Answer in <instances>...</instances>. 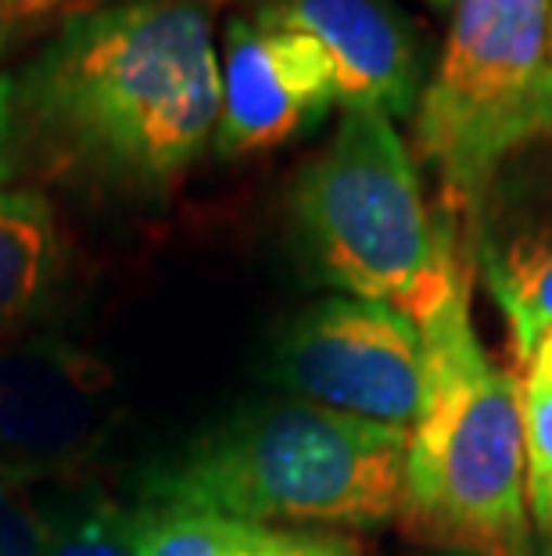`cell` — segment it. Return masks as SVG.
<instances>
[{
    "label": "cell",
    "mask_w": 552,
    "mask_h": 556,
    "mask_svg": "<svg viewBox=\"0 0 552 556\" xmlns=\"http://www.w3.org/2000/svg\"><path fill=\"white\" fill-rule=\"evenodd\" d=\"M4 37H8V18H4V11H0V47H4Z\"/></svg>",
    "instance_id": "cell-17"
},
{
    "label": "cell",
    "mask_w": 552,
    "mask_h": 556,
    "mask_svg": "<svg viewBox=\"0 0 552 556\" xmlns=\"http://www.w3.org/2000/svg\"><path fill=\"white\" fill-rule=\"evenodd\" d=\"M266 374L309 406L413 428L424 402V334L395 305L337 294L280 330Z\"/></svg>",
    "instance_id": "cell-6"
},
{
    "label": "cell",
    "mask_w": 552,
    "mask_h": 556,
    "mask_svg": "<svg viewBox=\"0 0 552 556\" xmlns=\"http://www.w3.org/2000/svg\"><path fill=\"white\" fill-rule=\"evenodd\" d=\"M427 8H434V11H445V15H449V11L455 8V0H424Z\"/></svg>",
    "instance_id": "cell-16"
},
{
    "label": "cell",
    "mask_w": 552,
    "mask_h": 556,
    "mask_svg": "<svg viewBox=\"0 0 552 556\" xmlns=\"http://www.w3.org/2000/svg\"><path fill=\"white\" fill-rule=\"evenodd\" d=\"M552 137V0H455L413 109V148L441 212L474 227L516 151Z\"/></svg>",
    "instance_id": "cell-5"
},
{
    "label": "cell",
    "mask_w": 552,
    "mask_h": 556,
    "mask_svg": "<svg viewBox=\"0 0 552 556\" xmlns=\"http://www.w3.org/2000/svg\"><path fill=\"white\" fill-rule=\"evenodd\" d=\"M43 517L22 489L0 481V556H40Z\"/></svg>",
    "instance_id": "cell-15"
},
{
    "label": "cell",
    "mask_w": 552,
    "mask_h": 556,
    "mask_svg": "<svg viewBox=\"0 0 552 556\" xmlns=\"http://www.w3.org/2000/svg\"><path fill=\"white\" fill-rule=\"evenodd\" d=\"M137 514L144 556H362L359 539L345 531L255 525L162 503H140Z\"/></svg>",
    "instance_id": "cell-10"
},
{
    "label": "cell",
    "mask_w": 552,
    "mask_h": 556,
    "mask_svg": "<svg viewBox=\"0 0 552 556\" xmlns=\"http://www.w3.org/2000/svg\"><path fill=\"white\" fill-rule=\"evenodd\" d=\"M40 556H144L140 514L104 495L73 500L43 517Z\"/></svg>",
    "instance_id": "cell-13"
},
{
    "label": "cell",
    "mask_w": 552,
    "mask_h": 556,
    "mask_svg": "<svg viewBox=\"0 0 552 556\" xmlns=\"http://www.w3.org/2000/svg\"><path fill=\"white\" fill-rule=\"evenodd\" d=\"M424 402L409 428L402 525L463 556H524L531 539L521 384L480 345L463 280L427 319Z\"/></svg>",
    "instance_id": "cell-3"
},
{
    "label": "cell",
    "mask_w": 552,
    "mask_h": 556,
    "mask_svg": "<svg viewBox=\"0 0 552 556\" xmlns=\"http://www.w3.org/2000/svg\"><path fill=\"white\" fill-rule=\"evenodd\" d=\"M216 123L213 4L104 0L0 73V184L158 194L202 159Z\"/></svg>",
    "instance_id": "cell-1"
},
{
    "label": "cell",
    "mask_w": 552,
    "mask_h": 556,
    "mask_svg": "<svg viewBox=\"0 0 552 556\" xmlns=\"http://www.w3.org/2000/svg\"><path fill=\"white\" fill-rule=\"evenodd\" d=\"M248 15L298 29L326 51L341 109L413 115L424 90V37L395 0H252Z\"/></svg>",
    "instance_id": "cell-9"
},
{
    "label": "cell",
    "mask_w": 552,
    "mask_h": 556,
    "mask_svg": "<svg viewBox=\"0 0 552 556\" xmlns=\"http://www.w3.org/2000/svg\"><path fill=\"white\" fill-rule=\"evenodd\" d=\"M337 104V76L326 51L298 29L238 15L219 47V159L280 148L320 123Z\"/></svg>",
    "instance_id": "cell-8"
},
{
    "label": "cell",
    "mask_w": 552,
    "mask_h": 556,
    "mask_svg": "<svg viewBox=\"0 0 552 556\" xmlns=\"http://www.w3.org/2000/svg\"><path fill=\"white\" fill-rule=\"evenodd\" d=\"M409 428L284 399L219 420L144 478V503L277 528H373L402 517Z\"/></svg>",
    "instance_id": "cell-2"
},
{
    "label": "cell",
    "mask_w": 552,
    "mask_h": 556,
    "mask_svg": "<svg viewBox=\"0 0 552 556\" xmlns=\"http://www.w3.org/2000/svg\"><path fill=\"white\" fill-rule=\"evenodd\" d=\"M524 453H527V506L535 528L552 542V334L542 338L524 363Z\"/></svg>",
    "instance_id": "cell-14"
},
{
    "label": "cell",
    "mask_w": 552,
    "mask_h": 556,
    "mask_svg": "<svg viewBox=\"0 0 552 556\" xmlns=\"http://www.w3.org/2000/svg\"><path fill=\"white\" fill-rule=\"evenodd\" d=\"M477 263L524 366L552 334V219L513 230L506 241H480Z\"/></svg>",
    "instance_id": "cell-11"
},
{
    "label": "cell",
    "mask_w": 552,
    "mask_h": 556,
    "mask_svg": "<svg viewBox=\"0 0 552 556\" xmlns=\"http://www.w3.org/2000/svg\"><path fill=\"white\" fill-rule=\"evenodd\" d=\"M291 219L323 280L416 324L466 280L460 230L431 208L413 151L384 112L345 109L326 148L298 173Z\"/></svg>",
    "instance_id": "cell-4"
},
{
    "label": "cell",
    "mask_w": 552,
    "mask_h": 556,
    "mask_svg": "<svg viewBox=\"0 0 552 556\" xmlns=\"http://www.w3.org/2000/svg\"><path fill=\"white\" fill-rule=\"evenodd\" d=\"M524 556H527V553H524Z\"/></svg>",
    "instance_id": "cell-19"
},
{
    "label": "cell",
    "mask_w": 552,
    "mask_h": 556,
    "mask_svg": "<svg viewBox=\"0 0 552 556\" xmlns=\"http://www.w3.org/2000/svg\"><path fill=\"white\" fill-rule=\"evenodd\" d=\"M76 4H79V8H93V4H104V0H76ZM208 4H213V0H208ZM79 8H76V11H79Z\"/></svg>",
    "instance_id": "cell-18"
},
{
    "label": "cell",
    "mask_w": 552,
    "mask_h": 556,
    "mask_svg": "<svg viewBox=\"0 0 552 556\" xmlns=\"http://www.w3.org/2000/svg\"><path fill=\"white\" fill-rule=\"evenodd\" d=\"M115 424V370L76 341H0V481L22 489L73 475Z\"/></svg>",
    "instance_id": "cell-7"
},
{
    "label": "cell",
    "mask_w": 552,
    "mask_h": 556,
    "mask_svg": "<svg viewBox=\"0 0 552 556\" xmlns=\"http://www.w3.org/2000/svg\"><path fill=\"white\" fill-rule=\"evenodd\" d=\"M57 230L43 191L0 184V341L40 305L54 277Z\"/></svg>",
    "instance_id": "cell-12"
}]
</instances>
